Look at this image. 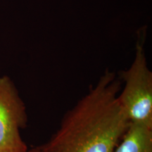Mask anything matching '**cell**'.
Returning a JSON list of instances; mask_svg holds the SVG:
<instances>
[{"label": "cell", "instance_id": "1", "mask_svg": "<svg viewBox=\"0 0 152 152\" xmlns=\"http://www.w3.org/2000/svg\"><path fill=\"white\" fill-rule=\"evenodd\" d=\"M121 80L109 70L63 118L42 152H114L130 122L120 104Z\"/></svg>", "mask_w": 152, "mask_h": 152}, {"label": "cell", "instance_id": "2", "mask_svg": "<svg viewBox=\"0 0 152 152\" xmlns=\"http://www.w3.org/2000/svg\"><path fill=\"white\" fill-rule=\"evenodd\" d=\"M145 35V32L139 35L135 56L130 68L119 73L124 87L118 99L131 123L152 129V72L144 48Z\"/></svg>", "mask_w": 152, "mask_h": 152}, {"label": "cell", "instance_id": "3", "mask_svg": "<svg viewBox=\"0 0 152 152\" xmlns=\"http://www.w3.org/2000/svg\"><path fill=\"white\" fill-rule=\"evenodd\" d=\"M27 123L26 105L14 83L0 77V152H28L20 134Z\"/></svg>", "mask_w": 152, "mask_h": 152}, {"label": "cell", "instance_id": "4", "mask_svg": "<svg viewBox=\"0 0 152 152\" xmlns=\"http://www.w3.org/2000/svg\"><path fill=\"white\" fill-rule=\"evenodd\" d=\"M114 152H152V129L130 123Z\"/></svg>", "mask_w": 152, "mask_h": 152}, {"label": "cell", "instance_id": "5", "mask_svg": "<svg viewBox=\"0 0 152 152\" xmlns=\"http://www.w3.org/2000/svg\"><path fill=\"white\" fill-rule=\"evenodd\" d=\"M28 152H42V151H40V149H39V147H37L33 148V149H32L31 150H29Z\"/></svg>", "mask_w": 152, "mask_h": 152}]
</instances>
